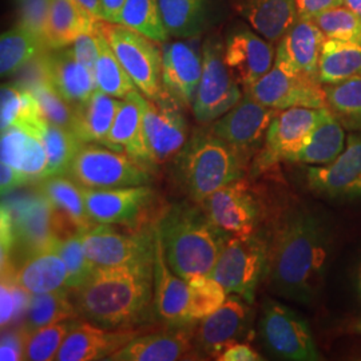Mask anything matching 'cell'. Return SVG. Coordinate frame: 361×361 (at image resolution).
<instances>
[{
  "mask_svg": "<svg viewBox=\"0 0 361 361\" xmlns=\"http://www.w3.org/2000/svg\"><path fill=\"white\" fill-rule=\"evenodd\" d=\"M146 332L142 328L107 329L89 322H78L66 337L55 360H107L116 350L123 348L134 337Z\"/></svg>",
  "mask_w": 361,
  "mask_h": 361,
  "instance_id": "obj_21",
  "label": "cell"
},
{
  "mask_svg": "<svg viewBox=\"0 0 361 361\" xmlns=\"http://www.w3.org/2000/svg\"><path fill=\"white\" fill-rule=\"evenodd\" d=\"M312 20L320 27L326 38L361 44V18L347 6L336 7Z\"/></svg>",
  "mask_w": 361,
  "mask_h": 361,
  "instance_id": "obj_46",
  "label": "cell"
},
{
  "mask_svg": "<svg viewBox=\"0 0 361 361\" xmlns=\"http://www.w3.org/2000/svg\"><path fill=\"white\" fill-rule=\"evenodd\" d=\"M314 193L334 198H361V135H349L343 153L334 162L307 169Z\"/></svg>",
  "mask_w": 361,
  "mask_h": 361,
  "instance_id": "obj_22",
  "label": "cell"
},
{
  "mask_svg": "<svg viewBox=\"0 0 361 361\" xmlns=\"http://www.w3.org/2000/svg\"><path fill=\"white\" fill-rule=\"evenodd\" d=\"M361 78V44L338 39H325L319 63L323 85Z\"/></svg>",
  "mask_w": 361,
  "mask_h": 361,
  "instance_id": "obj_35",
  "label": "cell"
},
{
  "mask_svg": "<svg viewBox=\"0 0 361 361\" xmlns=\"http://www.w3.org/2000/svg\"><path fill=\"white\" fill-rule=\"evenodd\" d=\"M46 56L49 82L68 104H82L98 89L94 71L80 63L70 47L49 50Z\"/></svg>",
  "mask_w": 361,
  "mask_h": 361,
  "instance_id": "obj_29",
  "label": "cell"
},
{
  "mask_svg": "<svg viewBox=\"0 0 361 361\" xmlns=\"http://www.w3.org/2000/svg\"><path fill=\"white\" fill-rule=\"evenodd\" d=\"M154 258L98 267L73 292L80 317L107 329L135 328L154 320Z\"/></svg>",
  "mask_w": 361,
  "mask_h": 361,
  "instance_id": "obj_2",
  "label": "cell"
},
{
  "mask_svg": "<svg viewBox=\"0 0 361 361\" xmlns=\"http://www.w3.org/2000/svg\"><path fill=\"white\" fill-rule=\"evenodd\" d=\"M56 243L28 256L15 269L1 271V274L10 276L16 284L32 295L70 290L67 286V267L55 247Z\"/></svg>",
  "mask_w": 361,
  "mask_h": 361,
  "instance_id": "obj_28",
  "label": "cell"
},
{
  "mask_svg": "<svg viewBox=\"0 0 361 361\" xmlns=\"http://www.w3.org/2000/svg\"><path fill=\"white\" fill-rule=\"evenodd\" d=\"M279 111L245 94L232 110L213 122L210 130L245 158L267 137L271 121Z\"/></svg>",
  "mask_w": 361,
  "mask_h": 361,
  "instance_id": "obj_18",
  "label": "cell"
},
{
  "mask_svg": "<svg viewBox=\"0 0 361 361\" xmlns=\"http://www.w3.org/2000/svg\"><path fill=\"white\" fill-rule=\"evenodd\" d=\"M121 104L122 101L97 89L89 99L74 106L73 133L83 143L102 145L114 123Z\"/></svg>",
  "mask_w": 361,
  "mask_h": 361,
  "instance_id": "obj_32",
  "label": "cell"
},
{
  "mask_svg": "<svg viewBox=\"0 0 361 361\" xmlns=\"http://www.w3.org/2000/svg\"><path fill=\"white\" fill-rule=\"evenodd\" d=\"M86 256L97 267H119L154 258V231H121L109 224H95L80 233Z\"/></svg>",
  "mask_w": 361,
  "mask_h": 361,
  "instance_id": "obj_10",
  "label": "cell"
},
{
  "mask_svg": "<svg viewBox=\"0 0 361 361\" xmlns=\"http://www.w3.org/2000/svg\"><path fill=\"white\" fill-rule=\"evenodd\" d=\"M47 50V44L22 25L6 31L0 39L1 77H13L27 62Z\"/></svg>",
  "mask_w": 361,
  "mask_h": 361,
  "instance_id": "obj_38",
  "label": "cell"
},
{
  "mask_svg": "<svg viewBox=\"0 0 361 361\" xmlns=\"http://www.w3.org/2000/svg\"><path fill=\"white\" fill-rule=\"evenodd\" d=\"M1 205L7 207L11 214L13 231V252L8 259L1 264V268L13 265L16 257L20 264L28 256L54 245L59 240L54 229L51 205L40 192L15 198L7 204L3 201Z\"/></svg>",
  "mask_w": 361,
  "mask_h": 361,
  "instance_id": "obj_11",
  "label": "cell"
},
{
  "mask_svg": "<svg viewBox=\"0 0 361 361\" xmlns=\"http://www.w3.org/2000/svg\"><path fill=\"white\" fill-rule=\"evenodd\" d=\"M340 6L344 0H296L297 15L302 19H313Z\"/></svg>",
  "mask_w": 361,
  "mask_h": 361,
  "instance_id": "obj_54",
  "label": "cell"
},
{
  "mask_svg": "<svg viewBox=\"0 0 361 361\" xmlns=\"http://www.w3.org/2000/svg\"><path fill=\"white\" fill-rule=\"evenodd\" d=\"M39 192L52 207L54 229L59 240L85 232L95 225L86 207L80 185L66 176L47 177L39 180Z\"/></svg>",
  "mask_w": 361,
  "mask_h": 361,
  "instance_id": "obj_23",
  "label": "cell"
},
{
  "mask_svg": "<svg viewBox=\"0 0 361 361\" xmlns=\"http://www.w3.org/2000/svg\"><path fill=\"white\" fill-rule=\"evenodd\" d=\"M190 290L188 316L190 322H200L219 310L226 301L228 292L210 276H197L188 281Z\"/></svg>",
  "mask_w": 361,
  "mask_h": 361,
  "instance_id": "obj_44",
  "label": "cell"
},
{
  "mask_svg": "<svg viewBox=\"0 0 361 361\" xmlns=\"http://www.w3.org/2000/svg\"><path fill=\"white\" fill-rule=\"evenodd\" d=\"M95 30L116 52L137 89L152 101L162 98L166 91L162 82V51L155 40L119 23L98 20Z\"/></svg>",
  "mask_w": 361,
  "mask_h": 361,
  "instance_id": "obj_5",
  "label": "cell"
},
{
  "mask_svg": "<svg viewBox=\"0 0 361 361\" xmlns=\"http://www.w3.org/2000/svg\"><path fill=\"white\" fill-rule=\"evenodd\" d=\"M168 264L183 280L209 276L231 238L201 204H176L155 221Z\"/></svg>",
  "mask_w": 361,
  "mask_h": 361,
  "instance_id": "obj_3",
  "label": "cell"
},
{
  "mask_svg": "<svg viewBox=\"0 0 361 361\" xmlns=\"http://www.w3.org/2000/svg\"><path fill=\"white\" fill-rule=\"evenodd\" d=\"M344 130L329 109H326L322 122L312 131L304 146L293 155L289 162L307 165H328L334 162L344 150Z\"/></svg>",
  "mask_w": 361,
  "mask_h": 361,
  "instance_id": "obj_34",
  "label": "cell"
},
{
  "mask_svg": "<svg viewBox=\"0 0 361 361\" xmlns=\"http://www.w3.org/2000/svg\"><path fill=\"white\" fill-rule=\"evenodd\" d=\"M71 290L32 295L26 317L20 325L27 337L43 326L79 317L74 301L70 300Z\"/></svg>",
  "mask_w": 361,
  "mask_h": 361,
  "instance_id": "obj_36",
  "label": "cell"
},
{
  "mask_svg": "<svg viewBox=\"0 0 361 361\" xmlns=\"http://www.w3.org/2000/svg\"><path fill=\"white\" fill-rule=\"evenodd\" d=\"M180 104L168 92L157 99H145L143 135L153 168L180 153L186 143L188 128Z\"/></svg>",
  "mask_w": 361,
  "mask_h": 361,
  "instance_id": "obj_16",
  "label": "cell"
},
{
  "mask_svg": "<svg viewBox=\"0 0 361 361\" xmlns=\"http://www.w3.org/2000/svg\"><path fill=\"white\" fill-rule=\"evenodd\" d=\"M326 229L314 214L295 209L279 224L268 246V281L271 290L300 304L316 300L328 261Z\"/></svg>",
  "mask_w": 361,
  "mask_h": 361,
  "instance_id": "obj_1",
  "label": "cell"
},
{
  "mask_svg": "<svg viewBox=\"0 0 361 361\" xmlns=\"http://www.w3.org/2000/svg\"><path fill=\"white\" fill-rule=\"evenodd\" d=\"M154 316L166 325L194 323L189 320L188 310L190 290L186 280L170 268L161 237L154 226Z\"/></svg>",
  "mask_w": 361,
  "mask_h": 361,
  "instance_id": "obj_24",
  "label": "cell"
},
{
  "mask_svg": "<svg viewBox=\"0 0 361 361\" xmlns=\"http://www.w3.org/2000/svg\"><path fill=\"white\" fill-rule=\"evenodd\" d=\"M357 290H359L361 297V267L360 271H359V276H357Z\"/></svg>",
  "mask_w": 361,
  "mask_h": 361,
  "instance_id": "obj_60",
  "label": "cell"
},
{
  "mask_svg": "<svg viewBox=\"0 0 361 361\" xmlns=\"http://www.w3.org/2000/svg\"><path fill=\"white\" fill-rule=\"evenodd\" d=\"M326 109L292 107L280 110L267 131L265 145L253 162V171L259 174L283 161H289L322 122Z\"/></svg>",
  "mask_w": 361,
  "mask_h": 361,
  "instance_id": "obj_12",
  "label": "cell"
},
{
  "mask_svg": "<svg viewBox=\"0 0 361 361\" xmlns=\"http://www.w3.org/2000/svg\"><path fill=\"white\" fill-rule=\"evenodd\" d=\"M79 319H68L65 322L51 324L35 331L27 337L25 360H55L66 337L75 328Z\"/></svg>",
  "mask_w": 361,
  "mask_h": 361,
  "instance_id": "obj_43",
  "label": "cell"
},
{
  "mask_svg": "<svg viewBox=\"0 0 361 361\" xmlns=\"http://www.w3.org/2000/svg\"><path fill=\"white\" fill-rule=\"evenodd\" d=\"M55 247L67 267V286L70 290H75L90 279L98 267L86 256L80 233L59 240Z\"/></svg>",
  "mask_w": 361,
  "mask_h": 361,
  "instance_id": "obj_45",
  "label": "cell"
},
{
  "mask_svg": "<svg viewBox=\"0 0 361 361\" xmlns=\"http://www.w3.org/2000/svg\"><path fill=\"white\" fill-rule=\"evenodd\" d=\"M125 3L126 0H101L102 10H104V20L110 23H116Z\"/></svg>",
  "mask_w": 361,
  "mask_h": 361,
  "instance_id": "obj_57",
  "label": "cell"
},
{
  "mask_svg": "<svg viewBox=\"0 0 361 361\" xmlns=\"http://www.w3.org/2000/svg\"><path fill=\"white\" fill-rule=\"evenodd\" d=\"M224 58L233 77L245 90L271 70L276 50L268 39L246 27H240L226 38Z\"/></svg>",
  "mask_w": 361,
  "mask_h": 361,
  "instance_id": "obj_20",
  "label": "cell"
},
{
  "mask_svg": "<svg viewBox=\"0 0 361 361\" xmlns=\"http://www.w3.org/2000/svg\"><path fill=\"white\" fill-rule=\"evenodd\" d=\"M16 300L13 292V281L10 276L1 274V288H0V324L1 329L15 323Z\"/></svg>",
  "mask_w": 361,
  "mask_h": 361,
  "instance_id": "obj_53",
  "label": "cell"
},
{
  "mask_svg": "<svg viewBox=\"0 0 361 361\" xmlns=\"http://www.w3.org/2000/svg\"><path fill=\"white\" fill-rule=\"evenodd\" d=\"M240 86L225 63L224 43L207 39L202 47V75L192 106L195 119L207 125L226 114L243 99Z\"/></svg>",
  "mask_w": 361,
  "mask_h": 361,
  "instance_id": "obj_8",
  "label": "cell"
},
{
  "mask_svg": "<svg viewBox=\"0 0 361 361\" xmlns=\"http://www.w3.org/2000/svg\"><path fill=\"white\" fill-rule=\"evenodd\" d=\"M70 49L80 63H83L86 67H89L91 71H94V67L99 56V38L97 31L79 35L73 42Z\"/></svg>",
  "mask_w": 361,
  "mask_h": 361,
  "instance_id": "obj_51",
  "label": "cell"
},
{
  "mask_svg": "<svg viewBox=\"0 0 361 361\" xmlns=\"http://www.w3.org/2000/svg\"><path fill=\"white\" fill-rule=\"evenodd\" d=\"M326 107L352 129H361V78L324 86Z\"/></svg>",
  "mask_w": 361,
  "mask_h": 361,
  "instance_id": "obj_41",
  "label": "cell"
},
{
  "mask_svg": "<svg viewBox=\"0 0 361 361\" xmlns=\"http://www.w3.org/2000/svg\"><path fill=\"white\" fill-rule=\"evenodd\" d=\"M322 85L319 78L273 65L264 77L245 89V94L276 110L292 107L322 109L326 107V97Z\"/></svg>",
  "mask_w": 361,
  "mask_h": 361,
  "instance_id": "obj_14",
  "label": "cell"
},
{
  "mask_svg": "<svg viewBox=\"0 0 361 361\" xmlns=\"http://www.w3.org/2000/svg\"><path fill=\"white\" fill-rule=\"evenodd\" d=\"M201 205L219 229L231 237L256 234L261 209L246 180H234L207 197Z\"/></svg>",
  "mask_w": 361,
  "mask_h": 361,
  "instance_id": "obj_17",
  "label": "cell"
},
{
  "mask_svg": "<svg viewBox=\"0 0 361 361\" xmlns=\"http://www.w3.org/2000/svg\"><path fill=\"white\" fill-rule=\"evenodd\" d=\"M116 23L135 30L155 42H166L170 37L158 0H126Z\"/></svg>",
  "mask_w": 361,
  "mask_h": 361,
  "instance_id": "obj_40",
  "label": "cell"
},
{
  "mask_svg": "<svg viewBox=\"0 0 361 361\" xmlns=\"http://www.w3.org/2000/svg\"><path fill=\"white\" fill-rule=\"evenodd\" d=\"M98 20L77 0H51L47 30L49 49L56 50L71 46L79 35L95 31Z\"/></svg>",
  "mask_w": 361,
  "mask_h": 361,
  "instance_id": "obj_33",
  "label": "cell"
},
{
  "mask_svg": "<svg viewBox=\"0 0 361 361\" xmlns=\"http://www.w3.org/2000/svg\"><path fill=\"white\" fill-rule=\"evenodd\" d=\"M0 180H1V194L3 197L7 193H10L13 189L22 186V185H26L28 183V180L13 166L7 165V164H3L0 165Z\"/></svg>",
  "mask_w": 361,
  "mask_h": 361,
  "instance_id": "obj_56",
  "label": "cell"
},
{
  "mask_svg": "<svg viewBox=\"0 0 361 361\" xmlns=\"http://www.w3.org/2000/svg\"><path fill=\"white\" fill-rule=\"evenodd\" d=\"M202 75V52L193 43L174 42L162 50V82L180 106H193Z\"/></svg>",
  "mask_w": 361,
  "mask_h": 361,
  "instance_id": "obj_25",
  "label": "cell"
},
{
  "mask_svg": "<svg viewBox=\"0 0 361 361\" xmlns=\"http://www.w3.org/2000/svg\"><path fill=\"white\" fill-rule=\"evenodd\" d=\"M67 177L82 188L114 189L141 186L150 182L149 170L129 155L99 143H83L74 157Z\"/></svg>",
  "mask_w": 361,
  "mask_h": 361,
  "instance_id": "obj_6",
  "label": "cell"
},
{
  "mask_svg": "<svg viewBox=\"0 0 361 361\" xmlns=\"http://www.w3.org/2000/svg\"><path fill=\"white\" fill-rule=\"evenodd\" d=\"M15 1L19 11V25L26 27L27 30L34 32L47 44V30H49L51 0H15Z\"/></svg>",
  "mask_w": 361,
  "mask_h": 361,
  "instance_id": "obj_48",
  "label": "cell"
},
{
  "mask_svg": "<svg viewBox=\"0 0 361 361\" xmlns=\"http://www.w3.org/2000/svg\"><path fill=\"white\" fill-rule=\"evenodd\" d=\"M23 99V89L15 83H7L1 86V111L0 126L3 130L13 128L16 118L19 116Z\"/></svg>",
  "mask_w": 361,
  "mask_h": 361,
  "instance_id": "obj_50",
  "label": "cell"
},
{
  "mask_svg": "<svg viewBox=\"0 0 361 361\" xmlns=\"http://www.w3.org/2000/svg\"><path fill=\"white\" fill-rule=\"evenodd\" d=\"M47 51L39 54L30 62H27L23 67H20L13 74L15 80L13 83L22 89L30 91L34 90L35 87H38L43 83H50L49 82V70H47V56H46Z\"/></svg>",
  "mask_w": 361,
  "mask_h": 361,
  "instance_id": "obj_49",
  "label": "cell"
},
{
  "mask_svg": "<svg viewBox=\"0 0 361 361\" xmlns=\"http://www.w3.org/2000/svg\"><path fill=\"white\" fill-rule=\"evenodd\" d=\"M221 361H257L262 360L261 355L256 349L252 348L245 343H237L225 349L219 355Z\"/></svg>",
  "mask_w": 361,
  "mask_h": 361,
  "instance_id": "obj_55",
  "label": "cell"
},
{
  "mask_svg": "<svg viewBox=\"0 0 361 361\" xmlns=\"http://www.w3.org/2000/svg\"><path fill=\"white\" fill-rule=\"evenodd\" d=\"M244 158L212 130H197L174 157L173 174L193 202L201 204L219 189L240 180Z\"/></svg>",
  "mask_w": 361,
  "mask_h": 361,
  "instance_id": "obj_4",
  "label": "cell"
},
{
  "mask_svg": "<svg viewBox=\"0 0 361 361\" xmlns=\"http://www.w3.org/2000/svg\"><path fill=\"white\" fill-rule=\"evenodd\" d=\"M86 207L95 224L123 225L142 229L154 204V190L147 186H126L114 189L82 188Z\"/></svg>",
  "mask_w": 361,
  "mask_h": 361,
  "instance_id": "obj_15",
  "label": "cell"
},
{
  "mask_svg": "<svg viewBox=\"0 0 361 361\" xmlns=\"http://www.w3.org/2000/svg\"><path fill=\"white\" fill-rule=\"evenodd\" d=\"M325 39L320 27L312 19L298 18L280 39L274 65L288 71L319 78V63Z\"/></svg>",
  "mask_w": 361,
  "mask_h": 361,
  "instance_id": "obj_26",
  "label": "cell"
},
{
  "mask_svg": "<svg viewBox=\"0 0 361 361\" xmlns=\"http://www.w3.org/2000/svg\"><path fill=\"white\" fill-rule=\"evenodd\" d=\"M344 6L361 18V0H344Z\"/></svg>",
  "mask_w": 361,
  "mask_h": 361,
  "instance_id": "obj_59",
  "label": "cell"
},
{
  "mask_svg": "<svg viewBox=\"0 0 361 361\" xmlns=\"http://www.w3.org/2000/svg\"><path fill=\"white\" fill-rule=\"evenodd\" d=\"M245 298L229 295L219 310L200 320L194 335V349L198 359H217L233 344L250 337L252 310Z\"/></svg>",
  "mask_w": 361,
  "mask_h": 361,
  "instance_id": "obj_13",
  "label": "cell"
},
{
  "mask_svg": "<svg viewBox=\"0 0 361 361\" xmlns=\"http://www.w3.org/2000/svg\"><path fill=\"white\" fill-rule=\"evenodd\" d=\"M258 329L265 348L273 356L292 361L320 360L310 324L284 304L267 301Z\"/></svg>",
  "mask_w": 361,
  "mask_h": 361,
  "instance_id": "obj_9",
  "label": "cell"
},
{
  "mask_svg": "<svg viewBox=\"0 0 361 361\" xmlns=\"http://www.w3.org/2000/svg\"><path fill=\"white\" fill-rule=\"evenodd\" d=\"M42 142L47 153V177L67 176L70 165L83 142L70 130L49 123Z\"/></svg>",
  "mask_w": 361,
  "mask_h": 361,
  "instance_id": "obj_42",
  "label": "cell"
},
{
  "mask_svg": "<svg viewBox=\"0 0 361 361\" xmlns=\"http://www.w3.org/2000/svg\"><path fill=\"white\" fill-rule=\"evenodd\" d=\"M27 336L22 328H15L13 331L3 332L0 344V360H25L26 355Z\"/></svg>",
  "mask_w": 361,
  "mask_h": 361,
  "instance_id": "obj_52",
  "label": "cell"
},
{
  "mask_svg": "<svg viewBox=\"0 0 361 361\" xmlns=\"http://www.w3.org/2000/svg\"><path fill=\"white\" fill-rule=\"evenodd\" d=\"M146 97L141 91H131L123 98L116 113L114 123L109 131L104 146L129 155L138 165L153 168L143 135V104Z\"/></svg>",
  "mask_w": 361,
  "mask_h": 361,
  "instance_id": "obj_27",
  "label": "cell"
},
{
  "mask_svg": "<svg viewBox=\"0 0 361 361\" xmlns=\"http://www.w3.org/2000/svg\"><path fill=\"white\" fill-rule=\"evenodd\" d=\"M49 123L73 131L74 106L65 101L50 83H43L32 90Z\"/></svg>",
  "mask_w": 361,
  "mask_h": 361,
  "instance_id": "obj_47",
  "label": "cell"
},
{
  "mask_svg": "<svg viewBox=\"0 0 361 361\" xmlns=\"http://www.w3.org/2000/svg\"><path fill=\"white\" fill-rule=\"evenodd\" d=\"M97 34L99 38V56L94 67L97 87L114 98L123 99L131 91L135 90L137 86L107 40L98 31Z\"/></svg>",
  "mask_w": 361,
  "mask_h": 361,
  "instance_id": "obj_39",
  "label": "cell"
},
{
  "mask_svg": "<svg viewBox=\"0 0 361 361\" xmlns=\"http://www.w3.org/2000/svg\"><path fill=\"white\" fill-rule=\"evenodd\" d=\"M1 162L16 169L28 182L46 178L47 153L37 137L18 128L1 131Z\"/></svg>",
  "mask_w": 361,
  "mask_h": 361,
  "instance_id": "obj_30",
  "label": "cell"
},
{
  "mask_svg": "<svg viewBox=\"0 0 361 361\" xmlns=\"http://www.w3.org/2000/svg\"><path fill=\"white\" fill-rule=\"evenodd\" d=\"M355 331H356L359 335H361V320L355 324Z\"/></svg>",
  "mask_w": 361,
  "mask_h": 361,
  "instance_id": "obj_61",
  "label": "cell"
},
{
  "mask_svg": "<svg viewBox=\"0 0 361 361\" xmlns=\"http://www.w3.org/2000/svg\"><path fill=\"white\" fill-rule=\"evenodd\" d=\"M169 35L193 38L205 26L209 0H158Z\"/></svg>",
  "mask_w": 361,
  "mask_h": 361,
  "instance_id": "obj_37",
  "label": "cell"
},
{
  "mask_svg": "<svg viewBox=\"0 0 361 361\" xmlns=\"http://www.w3.org/2000/svg\"><path fill=\"white\" fill-rule=\"evenodd\" d=\"M238 11L261 37L277 42L296 23V0H238Z\"/></svg>",
  "mask_w": 361,
  "mask_h": 361,
  "instance_id": "obj_31",
  "label": "cell"
},
{
  "mask_svg": "<svg viewBox=\"0 0 361 361\" xmlns=\"http://www.w3.org/2000/svg\"><path fill=\"white\" fill-rule=\"evenodd\" d=\"M78 3L99 20H104V10L101 0H77Z\"/></svg>",
  "mask_w": 361,
  "mask_h": 361,
  "instance_id": "obj_58",
  "label": "cell"
},
{
  "mask_svg": "<svg viewBox=\"0 0 361 361\" xmlns=\"http://www.w3.org/2000/svg\"><path fill=\"white\" fill-rule=\"evenodd\" d=\"M267 271L268 244L253 234L231 237L209 276L229 295H238L252 304Z\"/></svg>",
  "mask_w": 361,
  "mask_h": 361,
  "instance_id": "obj_7",
  "label": "cell"
},
{
  "mask_svg": "<svg viewBox=\"0 0 361 361\" xmlns=\"http://www.w3.org/2000/svg\"><path fill=\"white\" fill-rule=\"evenodd\" d=\"M197 322L166 325L154 334L134 337L123 348L116 350L107 360L174 361L198 359L194 349Z\"/></svg>",
  "mask_w": 361,
  "mask_h": 361,
  "instance_id": "obj_19",
  "label": "cell"
}]
</instances>
